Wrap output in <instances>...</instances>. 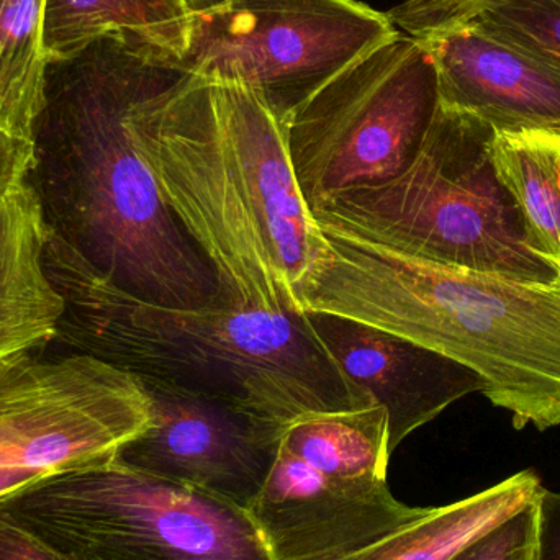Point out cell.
Returning <instances> with one entry per match:
<instances>
[{
  "instance_id": "cell-25",
  "label": "cell",
  "mask_w": 560,
  "mask_h": 560,
  "mask_svg": "<svg viewBox=\"0 0 560 560\" xmlns=\"http://www.w3.org/2000/svg\"><path fill=\"white\" fill-rule=\"evenodd\" d=\"M43 474L35 470L26 469H3L0 467V499L23 489V487L32 486L36 480L45 479Z\"/></svg>"
},
{
  "instance_id": "cell-19",
  "label": "cell",
  "mask_w": 560,
  "mask_h": 560,
  "mask_svg": "<svg viewBox=\"0 0 560 560\" xmlns=\"http://www.w3.org/2000/svg\"><path fill=\"white\" fill-rule=\"evenodd\" d=\"M469 23L560 68V0H490Z\"/></svg>"
},
{
  "instance_id": "cell-1",
  "label": "cell",
  "mask_w": 560,
  "mask_h": 560,
  "mask_svg": "<svg viewBox=\"0 0 560 560\" xmlns=\"http://www.w3.org/2000/svg\"><path fill=\"white\" fill-rule=\"evenodd\" d=\"M170 62L121 33L48 58L26 183L46 229L105 279L160 305L200 308L225 302L219 279L161 197L130 128L135 102Z\"/></svg>"
},
{
  "instance_id": "cell-5",
  "label": "cell",
  "mask_w": 560,
  "mask_h": 560,
  "mask_svg": "<svg viewBox=\"0 0 560 560\" xmlns=\"http://www.w3.org/2000/svg\"><path fill=\"white\" fill-rule=\"evenodd\" d=\"M497 131L440 104L410 166L378 186L332 197L316 223L424 261L552 282L560 268L529 235L525 213L493 160Z\"/></svg>"
},
{
  "instance_id": "cell-15",
  "label": "cell",
  "mask_w": 560,
  "mask_h": 560,
  "mask_svg": "<svg viewBox=\"0 0 560 560\" xmlns=\"http://www.w3.org/2000/svg\"><path fill=\"white\" fill-rule=\"evenodd\" d=\"M541 489L539 477L523 470L476 495L430 509L368 548L329 560H450L467 542L535 502Z\"/></svg>"
},
{
  "instance_id": "cell-11",
  "label": "cell",
  "mask_w": 560,
  "mask_h": 560,
  "mask_svg": "<svg viewBox=\"0 0 560 560\" xmlns=\"http://www.w3.org/2000/svg\"><path fill=\"white\" fill-rule=\"evenodd\" d=\"M141 384L151 424L115 459L248 510L271 474L287 427L179 385Z\"/></svg>"
},
{
  "instance_id": "cell-20",
  "label": "cell",
  "mask_w": 560,
  "mask_h": 560,
  "mask_svg": "<svg viewBox=\"0 0 560 560\" xmlns=\"http://www.w3.org/2000/svg\"><path fill=\"white\" fill-rule=\"evenodd\" d=\"M535 548L536 500L467 542L450 560H535Z\"/></svg>"
},
{
  "instance_id": "cell-4",
  "label": "cell",
  "mask_w": 560,
  "mask_h": 560,
  "mask_svg": "<svg viewBox=\"0 0 560 560\" xmlns=\"http://www.w3.org/2000/svg\"><path fill=\"white\" fill-rule=\"evenodd\" d=\"M300 312L384 329L476 372L518 430L560 424V276L552 282L451 268L318 225Z\"/></svg>"
},
{
  "instance_id": "cell-8",
  "label": "cell",
  "mask_w": 560,
  "mask_h": 560,
  "mask_svg": "<svg viewBox=\"0 0 560 560\" xmlns=\"http://www.w3.org/2000/svg\"><path fill=\"white\" fill-rule=\"evenodd\" d=\"M438 108L433 58L405 33L339 72L283 124L308 209L315 212L338 194L404 173Z\"/></svg>"
},
{
  "instance_id": "cell-3",
  "label": "cell",
  "mask_w": 560,
  "mask_h": 560,
  "mask_svg": "<svg viewBox=\"0 0 560 560\" xmlns=\"http://www.w3.org/2000/svg\"><path fill=\"white\" fill-rule=\"evenodd\" d=\"M45 266L65 300L48 346L85 354L140 381L166 382L287 424L303 415L359 410L374 400L328 354L306 313L225 302L160 305L95 271L48 230Z\"/></svg>"
},
{
  "instance_id": "cell-6",
  "label": "cell",
  "mask_w": 560,
  "mask_h": 560,
  "mask_svg": "<svg viewBox=\"0 0 560 560\" xmlns=\"http://www.w3.org/2000/svg\"><path fill=\"white\" fill-rule=\"evenodd\" d=\"M0 510L65 560H275L248 510L117 459L36 480Z\"/></svg>"
},
{
  "instance_id": "cell-18",
  "label": "cell",
  "mask_w": 560,
  "mask_h": 560,
  "mask_svg": "<svg viewBox=\"0 0 560 560\" xmlns=\"http://www.w3.org/2000/svg\"><path fill=\"white\" fill-rule=\"evenodd\" d=\"M45 0H0V130L32 141L43 101Z\"/></svg>"
},
{
  "instance_id": "cell-21",
  "label": "cell",
  "mask_w": 560,
  "mask_h": 560,
  "mask_svg": "<svg viewBox=\"0 0 560 560\" xmlns=\"http://www.w3.org/2000/svg\"><path fill=\"white\" fill-rule=\"evenodd\" d=\"M490 0H405L387 13L395 28L415 39L466 25Z\"/></svg>"
},
{
  "instance_id": "cell-23",
  "label": "cell",
  "mask_w": 560,
  "mask_h": 560,
  "mask_svg": "<svg viewBox=\"0 0 560 560\" xmlns=\"http://www.w3.org/2000/svg\"><path fill=\"white\" fill-rule=\"evenodd\" d=\"M0 560H65L0 510Z\"/></svg>"
},
{
  "instance_id": "cell-14",
  "label": "cell",
  "mask_w": 560,
  "mask_h": 560,
  "mask_svg": "<svg viewBox=\"0 0 560 560\" xmlns=\"http://www.w3.org/2000/svg\"><path fill=\"white\" fill-rule=\"evenodd\" d=\"M48 229L26 180L0 192V359L55 338L65 300L45 266Z\"/></svg>"
},
{
  "instance_id": "cell-7",
  "label": "cell",
  "mask_w": 560,
  "mask_h": 560,
  "mask_svg": "<svg viewBox=\"0 0 560 560\" xmlns=\"http://www.w3.org/2000/svg\"><path fill=\"white\" fill-rule=\"evenodd\" d=\"M390 456L381 405L290 421L248 509L272 558H341L427 515L392 495Z\"/></svg>"
},
{
  "instance_id": "cell-13",
  "label": "cell",
  "mask_w": 560,
  "mask_h": 560,
  "mask_svg": "<svg viewBox=\"0 0 560 560\" xmlns=\"http://www.w3.org/2000/svg\"><path fill=\"white\" fill-rule=\"evenodd\" d=\"M433 58L440 104L497 133L560 135V68L474 23L418 39Z\"/></svg>"
},
{
  "instance_id": "cell-10",
  "label": "cell",
  "mask_w": 560,
  "mask_h": 560,
  "mask_svg": "<svg viewBox=\"0 0 560 560\" xmlns=\"http://www.w3.org/2000/svg\"><path fill=\"white\" fill-rule=\"evenodd\" d=\"M0 359V467L43 476L115 459L151 424L140 378L85 354Z\"/></svg>"
},
{
  "instance_id": "cell-24",
  "label": "cell",
  "mask_w": 560,
  "mask_h": 560,
  "mask_svg": "<svg viewBox=\"0 0 560 560\" xmlns=\"http://www.w3.org/2000/svg\"><path fill=\"white\" fill-rule=\"evenodd\" d=\"M33 164L32 141L7 135L0 130V192L23 183Z\"/></svg>"
},
{
  "instance_id": "cell-12",
  "label": "cell",
  "mask_w": 560,
  "mask_h": 560,
  "mask_svg": "<svg viewBox=\"0 0 560 560\" xmlns=\"http://www.w3.org/2000/svg\"><path fill=\"white\" fill-rule=\"evenodd\" d=\"M305 313L346 377L384 408L390 454L454 401L483 390L476 372L440 352L345 316Z\"/></svg>"
},
{
  "instance_id": "cell-26",
  "label": "cell",
  "mask_w": 560,
  "mask_h": 560,
  "mask_svg": "<svg viewBox=\"0 0 560 560\" xmlns=\"http://www.w3.org/2000/svg\"><path fill=\"white\" fill-rule=\"evenodd\" d=\"M192 12H202V10L213 9V7L222 5L225 0H187Z\"/></svg>"
},
{
  "instance_id": "cell-2",
  "label": "cell",
  "mask_w": 560,
  "mask_h": 560,
  "mask_svg": "<svg viewBox=\"0 0 560 560\" xmlns=\"http://www.w3.org/2000/svg\"><path fill=\"white\" fill-rule=\"evenodd\" d=\"M138 153L174 219L248 310L302 313L296 289L322 245L280 121L252 92L174 62L135 102Z\"/></svg>"
},
{
  "instance_id": "cell-17",
  "label": "cell",
  "mask_w": 560,
  "mask_h": 560,
  "mask_svg": "<svg viewBox=\"0 0 560 560\" xmlns=\"http://www.w3.org/2000/svg\"><path fill=\"white\" fill-rule=\"evenodd\" d=\"M493 160L525 213L533 243L560 268V135L495 133Z\"/></svg>"
},
{
  "instance_id": "cell-16",
  "label": "cell",
  "mask_w": 560,
  "mask_h": 560,
  "mask_svg": "<svg viewBox=\"0 0 560 560\" xmlns=\"http://www.w3.org/2000/svg\"><path fill=\"white\" fill-rule=\"evenodd\" d=\"M190 15L187 0H45L43 49L46 58H62L102 36L121 33L174 62L186 46Z\"/></svg>"
},
{
  "instance_id": "cell-22",
  "label": "cell",
  "mask_w": 560,
  "mask_h": 560,
  "mask_svg": "<svg viewBox=\"0 0 560 560\" xmlns=\"http://www.w3.org/2000/svg\"><path fill=\"white\" fill-rule=\"evenodd\" d=\"M535 560H560V493L545 487L536 499Z\"/></svg>"
},
{
  "instance_id": "cell-9",
  "label": "cell",
  "mask_w": 560,
  "mask_h": 560,
  "mask_svg": "<svg viewBox=\"0 0 560 560\" xmlns=\"http://www.w3.org/2000/svg\"><path fill=\"white\" fill-rule=\"evenodd\" d=\"M355 0H225L192 12L177 68L252 92L280 121L358 59L398 35Z\"/></svg>"
}]
</instances>
